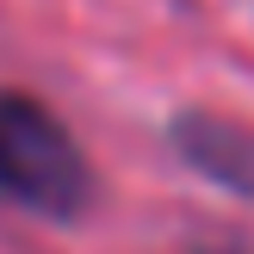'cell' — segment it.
I'll return each mask as SVG.
<instances>
[{
	"mask_svg": "<svg viewBox=\"0 0 254 254\" xmlns=\"http://www.w3.org/2000/svg\"><path fill=\"white\" fill-rule=\"evenodd\" d=\"M0 198L44 223H87L99 211V168L37 93L0 87Z\"/></svg>",
	"mask_w": 254,
	"mask_h": 254,
	"instance_id": "6da1fadb",
	"label": "cell"
},
{
	"mask_svg": "<svg viewBox=\"0 0 254 254\" xmlns=\"http://www.w3.org/2000/svg\"><path fill=\"white\" fill-rule=\"evenodd\" d=\"M168 149L186 174H198L205 186L254 205V124L230 118V112H205L186 106L168 118Z\"/></svg>",
	"mask_w": 254,
	"mask_h": 254,
	"instance_id": "7a4b0ae2",
	"label": "cell"
},
{
	"mask_svg": "<svg viewBox=\"0 0 254 254\" xmlns=\"http://www.w3.org/2000/svg\"><path fill=\"white\" fill-rule=\"evenodd\" d=\"M198 254H248V248H230V242H217V248H198Z\"/></svg>",
	"mask_w": 254,
	"mask_h": 254,
	"instance_id": "3957f363",
	"label": "cell"
}]
</instances>
